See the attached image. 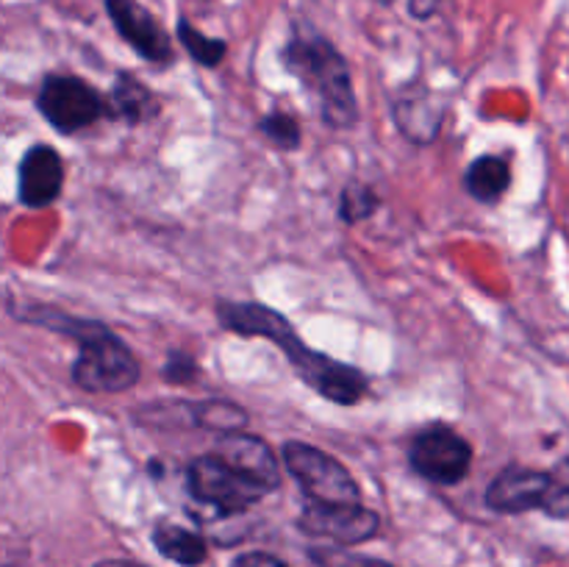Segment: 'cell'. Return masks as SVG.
<instances>
[{
  "mask_svg": "<svg viewBox=\"0 0 569 567\" xmlns=\"http://www.w3.org/2000/svg\"><path fill=\"white\" fill-rule=\"evenodd\" d=\"M359 567H392V565H387V561H361V565Z\"/></svg>",
  "mask_w": 569,
  "mask_h": 567,
  "instance_id": "obj_26",
  "label": "cell"
},
{
  "mask_svg": "<svg viewBox=\"0 0 569 567\" xmlns=\"http://www.w3.org/2000/svg\"><path fill=\"white\" fill-rule=\"evenodd\" d=\"M214 454L222 456L231 467H237L250 481L259 484L264 493H276L281 487V465H278L276 454L261 437L244 431L220 434Z\"/></svg>",
  "mask_w": 569,
  "mask_h": 567,
  "instance_id": "obj_12",
  "label": "cell"
},
{
  "mask_svg": "<svg viewBox=\"0 0 569 567\" xmlns=\"http://www.w3.org/2000/svg\"><path fill=\"white\" fill-rule=\"evenodd\" d=\"M37 109L59 133H78L94 126L100 117H109V103L103 94L83 78L67 72H50L42 78Z\"/></svg>",
  "mask_w": 569,
  "mask_h": 567,
  "instance_id": "obj_5",
  "label": "cell"
},
{
  "mask_svg": "<svg viewBox=\"0 0 569 567\" xmlns=\"http://www.w3.org/2000/svg\"><path fill=\"white\" fill-rule=\"evenodd\" d=\"M153 545L164 559L176 561L181 567H198L203 565L209 550L200 534L189 531V528L178 526V523H159L153 528Z\"/></svg>",
  "mask_w": 569,
  "mask_h": 567,
  "instance_id": "obj_16",
  "label": "cell"
},
{
  "mask_svg": "<svg viewBox=\"0 0 569 567\" xmlns=\"http://www.w3.org/2000/svg\"><path fill=\"white\" fill-rule=\"evenodd\" d=\"M259 131L278 150H295L300 145V139H303L300 122L292 115H287V111H270L267 117H261Z\"/></svg>",
  "mask_w": 569,
  "mask_h": 567,
  "instance_id": "obj_20",
  "label": "cell"
},
{
  "mask_svg": "<svg viewBox=\"0 0 569 567\" xmlns=\"http://www.w3.org/2000/svg\"><path fill=\"white\" fill-rule=\"evenodd\" d=\"M553 472L526 465H509L495 476L487 489V506L500 515H522V511L545 509Z\"/></svg>",
  "mask_w": 569,
  "mask_h": 567,
  "instance_id": "obj_10",
  "label": "cell"
},
{
  "mask_svg": "<svg viewBox=\"0 0 569 567\" xmlns=\"http://www.w3.org/2000/svg\"><path fill=\"white\" fill-rule=\"evenodd\" d=\"M106 14L114 22L117 33L142 56L144 61L156 67H167L176 56L170 33L159 22V17L144 9L139 0H103Z\"/></svg>",
  "mask_w": 569,
  "mask_h": 567,
  "instance_id": "obj_9",
  "label": "cell"
},
{
  "mask_svg": "<svg viewBox=\"0 0 569 567\" xmlns=\"http://www.w3.org/2000/svg\"><path fill=\"white\" fill-rule=\"evenodd\" d=\"M189 409H192L194 422L200 428H209V431L217 434H237L244 431V426H248V411L242 406L231 404V400H200Z\"/></svg>",
  "mask_w": 569,
  "mask_h": 567,
  "instance_id": "obj_17",
  "label": "cell"
},
{
  "mask_svg": "<svg viewBox=\"0 0 569 567\" xmlns=\"http://www.w3.org/2000/svg\"><path fill=\"white\" fill-rule=\"evenodd\" d=\"M198 361L189 354H183V350H172V354L167 356L164 367H161V376L170 384H192L194 378H198Z\"/></svg>",
  "mask_w": 569,
  "mask_h": 567,
  "instance_id": "obj_22",
  "label": "cell"
},
{
  "mask_svg": "<svg viewBox=\"0 0 569 567\" xmlns=\"http://www.w3.org/2000/svg\"><path fill=\"white\" fill-rule=\"evenodd\" d=\"M300 531L342 545L367 543L381 528V517L361 504H317L309 500L298 517Z\"/></svg>",
  "mask_w": 569,
  "mask_h": 567,
  "instance_id": "obj_8",
  "label": "cell"
},
{
  "mask_svg": "<svg viewBox=\"0 0 569 567\" xmlns=\"http://www.w3.org/2000/svg\"><path fill=\"white\" fill-rule=\"evenodd\" d=\"M187 489L200 506H211L220 515H239L267 495L217 454L200 456L187 467Z\"/></svg>",
  "mask_w": 569,
  "mask_h": 567,
  "instance_id": "obj_6",
  "label": "cell"
},
{
  "mask_svg": "<svg viewBox=\"0 0 569 567\" xmlns=\"http://www.w3.org/2000/svg\"><path fill=\"white\" fill-rule=\"evenodd\" d=\"M392 117L398 131L409 142L428 145L439 137L445 109L431 98V94H400L392 106Z\"/></svg>",
  "mask_w": 569,
  "mask_h": 567,
  "instance_id": "obj_13",
  "label": "cell"
},
{
  "mask_svg": "<svg viewBox=\"0 0 569 567\" xmlns=\"http://www.w3.org/2000/svg\"><path fill=\"white\" fill-rule=\"evenodd\" d=\"M159 115V98L139 81L131 72H117L114 83H111L109 98V117L128 122V126H139Z\"/></svg>",
  "mask_w": 569,
  "mask_h": 567,
  "instance_id": "obj_14",
  "label": "cell"
},
{
  "mask_svg": "<svg viewBox=\"0 0 569 567\" xmlns=\"http://www.w3.org/2000/svg\"><path fill=\"white\" fill-rule=\"evenodd\" d=\"M511 187V167L503 156H478L465 170V189L478 203H498Z\"/></svg>",
  "mask_w": 569,
  "mask_h": 567,
  "instance_id": "obj_15",
  "label": "cell"
},
{
  "mask_svg": "<svg viewBox=\"0 0 569 567\" xmlns=\"http://www.w3.org/2000/svg\"><path fill=\"white\" fill-rule=\"evenodd\" d=\"M281 61L309 94H315L322 122L337 131H348L359 122V100L353 92L350 64L337 44L315 28H295L283 44Z\"/></svg>",
  "mask_w": 569,
  "mask_h": 567,
  "instance_id": "obj_3",
  "label": "cell"
},
{
  "mask_svg": "<svg viewBox=\"0 0 569 567\" xmlns=\"http://www.w3.org/2000/svg\"><path fill=\"white\" fill-rule=\"evenodd\" d=\"M94 567H148V565H139V561H128V559H106V561H98Z\"/></svg>",
  "mask_w": 569,
  "mask_h": 567,
  "instance_id": "obj_25",
  "label": "cell"
},
{
  "mask_svg": "<svg viewBox=\"0 0 569 567\" xmlns=\"http://www.w3.org/2000/svg\"><path fill=\"white\" fill-rule=\"evenodd\" d=\"M409 461L417 476L439 487L465 481L472 467V445L456 428L431 422L420 428L409 445Z\"/></svg>",
  "mask_w": 569,
  "mask_h": 567,
  "instance_id": "obj_7",
  "label": "cell"
},
{
  "mask_svg": "<svg viewBox=\"0 0 569 567\" xmlns=\"http://www.w3.org/2000/svg\"><path fill=\"white\" fill-rule=\"evenodd\" d=\"M378 203H381V198H378V192L370 183L350 181L348 187L342 189V195H339V217H342V222H348V226L370 220V217L376 215Z\"/></svg>",
  "mask_w": 569,
  "mask_h": 567,
  "instance_id": "obj_19",
  "label": "cell"
},
{
  "mask_svg": "<svg viewBox=\"0 0 569 567\" xmlns=\"http://www.w3.org/2000/svg\"><path fill=\"white\" fill-rule=\"evenodd\" d=\"M231 567H287L278 556L264 554V550H250V554H242L233 559Z\"/></svg>",
  "mask_w": 569,
  "mask_h": 567,
  "instance_id": "obj_23",
  "label": "cell"
},
{
  "mask_svg": "<svg viewBox=\"0 0 569 567\" xmlns=\"http://www.w3.org/2000/svg\"><path fill=\"white\" fill-rule=\"evenodd\" d=\"M9 567H11V565H9Z\"/></svg>",
  "mask_w": 569,
  "mask_h": 567,
  "instance_id": "obj_27",
  "label": "cell"
},
{
  "mask_svg": "<svg viewBox=\"0 0 569 567\" xmlns=\"http://www.w3.org/2000/svg\"><path fill=\"white\" fill-rule=\"evenodd\" d=\"M439 9H442V0H409V14L415 20H431Z\"/></svg>",
  "mask_w": 569,
  "mask_h": 567,
  "instance_id": "obj_24",
  "label": "cell"
},
{
  "mask_svg": "<svg viewBox=\"0 0 569 567\" xmlns=\"http://www.w3.org/2000/svg\"><path fill=\"white\" fill-rule=\"evenodd\" d=\"M64 187V161L59 150L48 142H37L26 150L20 159V178H17V195L28 209H44L53 203Z\"/></svg>",
  "mask_w": 569,
  "mask_h": 567,
  "instance_id": "obj_11",
  "label": "cell"
},
{
  "mask_svg": "<svg viewBox=\"0 0 569 567\" xmlns=\"http://www.w3.org/2000/svg\"><path fill=\"white\" fill-rule=\"evenodd\" d=\"M550 472H553V487H550L548 504L542 511L556 520H565L569 517V459L559 461Z\"/></svg>",
  "mask_w": 569,
  "mask_h": 567,
  "instance_id": "obj_21",
  "label": "cell"
},
{
  "mask_svg": "<svg viewBox=\"0 0 569 567\" xmlns=\"http://www.w3.org/2000/svg\"><path fill=\"white\" fill-rule=\"evenodd\" d=\"M217 320L226 331L239 334V337H261L278 345L289 365L295 367V372L303 378V384H309L326 400H333L339 406H353L367 395L370 381L359 367L345 365L333 356L309 348L298 337L292 322L270 306L253 304V300H220Z\"/></svg>",
  "mask_w": 569,
  "mask_h": 567,
  "instance_id": "obj_1",
  "label": "cell"
},
{
  "mask_svg": "<svg viewBox=\"0 0 569 567\" xmlns=\"http://www.w3.org/2000/svg\"><path fill=\"white\" fill-rule=\"evenodd\" d=\"M281 459L309 500H317V504H359L361 500V487L353 472L322 448L289 439L281 448Z\"/></svg>",
  "mask_w": 569,
  "mask_h": 567,
  "instance_id": "obj_4",
  "label": "cell"
},
{
  "mask_svg": "<svg viewBox=\"0 0 569 567\" xmlns=\"http://www.w3.org/2000/svg\"><path fill=\"white\" fill-rule=\"evenodd\" d=\"M178 42L181 48L192 56V61H198L200 67H217L228 53V44L226 39H214V37H206L200 28H194L187 17L178 20Z\"/></svg>",
  "mask_w": 569,
  "mask_h": 567,
  "instance_id": "obj_18",
  "label": "cell"
},
{
  "mask_svg": "<svg viewBox=\"0 0 569 567\" xmlns=\"http://www.w3.org/2000/svg\"><path fill=\"white\" fill-rule=\"evenodd\" d=\"M17 317L33 322V326L48 328V331H59L64 337L76 339L78 356L72 359L70 376L72 384L81 387L83 392L117 395L126 392V389H131L139 381V372H142L139 359L103 322L64 315V311L48 309V306L20 309Z\"/></svg>",
  "mask_w": 569,
  "mask_h": 567,
  "instance_id": "obj_2",
  "label": "cell"
}]
</instances>
